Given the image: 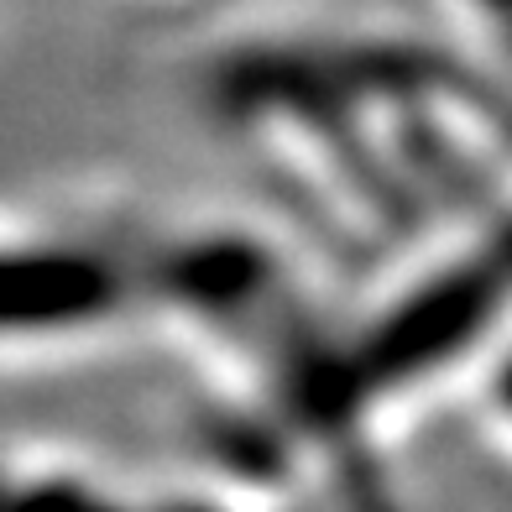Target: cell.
Returning <instances> with one entry per match:
<instances>
[{
    "mask_svg": "<svg viewBox=\"0 0 512 512\" xmlns=\"http://www.w3.org/2000/svg\"><path fill=\"white\" fill-rule=\"evenodd\" d=\"M121 283L84 251H0V335L79 330L115 314Z\"/></svg>",
    "mask_w": 512,
    "mask_h": 512,
    "instance_id": "6da1fadb",
    "label": "cell"
}]
</instances>
